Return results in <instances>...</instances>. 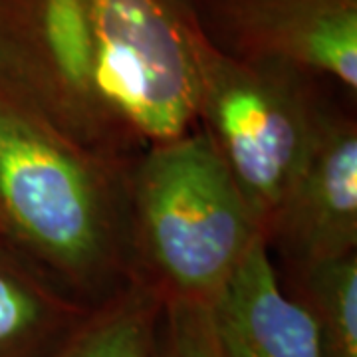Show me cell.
<instances>
[{
	"label": "cell",
	"instance_id": "cell-1",
	"mask_svg": "<svg viewBox=\"0 0 357 357\" xmlns=\"http://www.w3.org/2000/svg\"><path fill=\"white\" fill-rule=\"evenodd\" d=\"M131 167L79 147L0 93V238L82 306H98L135 280Z\"/></svg>",
	"mask_w": 357,
	"mask_h": 357
},
{
	"label": "cell",
	"instance_id": "cell-2",
	"mask_svg": "<svg viewBox=\"0 0 357 357\" xmlns=\"http://www.w3.org/2000/svg\"><path fill=\"white\" fill-rule=\"evenodd\" d=\"M129 215L135 278L163 304L213 306L264 236L197 128L137 157L129 171Z\"/></svg>",
	"mask_w": 357,
	"mask_h": 357
},
{
	"label": "cell",
	"instance_id": "cell-3",
	"mask_svg": "<svg viewBox=\"0 0 357 357\" xmlns=\"http://www.w3.org/2000/svg\"><path fill=\"white\" fill-rule=\"evenodd\" d=\"M319 82L292 66L225 54L203 34L197 129L229 171L262 234L332 105Z\"/></svg>",
	"mask_w": 357,
	"mask_h": 357
},
{
	"label": "cell",
	"instance_id": "cell-4",
	"mask_svg": "<svg viewBox=\"0 0 357 357\" xmlns=\"http://www.w3.org/2000/svg\"><path fill=\"white\" fill-rule=\"evenodd\" d=\"M0 93L105 161L141 155L100 93L91 0H0Z\"/></svg>",
	"mask_w": 357,
	"mask_h": 357
},
{
	"label": "cell",
	"instance_id": "cell-5",
	"mask_svg": "<svg viewBox=\"0 0 357 357\" xmlns=\"http://www.w3.org/2000/svg\"><path fill=\"white\" fill-rule=\"evenodd\" d=\"M98 86L131 145L145 149L197 128L201 42L183 0H91Z\"/></svg>",
	"mask_w": 357,
	"mask_h": 357
},
{
	"label": "cell",
	"instance_id": "cell-6",
	"mask_svg": "<svg viewBox=\"0 0 357 357\" xmlns=\"http://www.w3.org/2000/svg\"><path fill=\"white\" fill-rule=\"evenodd\" d=\"M185 4L220 52L292 66L340 84L356 98L357 0H192Z\"/></svg>",
	"mask_w": 357,
	"mask_h": 357
},
{
	"label": "cell",
	"instance_id": "cell-7",
	"mask_svg": "<svg viewBox=\"0 0 357 357\" xmlns=\"http://www.w3.org/2000/svg\"><path fill=\"white\" fill-rule=\"evenodd\" d=\"M290 272L357 252V123L330 105L302 169L264 230Z\"/></svg>",
	"mask_w": 357,
	"mask_h": 357
},
{
	"label": "cell",
	"instance_id": "cell-8",
	"mask_svg": "<svg viewBox=\"0 0 357 357\" xmlns=\"http://www.w3.org/2000/svg\"><path fill=\"white\" fill-rule=\"evenodd\" d=\"M225 357H321L314 319L282 286L258 236L211 306Z\"/></svg>",
	"mask_w": 357,
	"mask_h": 357
},
{
	"label": "cell",
	"instance_id": "cell-9",
	"mask_svg": "<svg viewBox=\"0 0 357 357\" xmlns=\"http://www.w3.org/2000/svg\"><path fill=\"white\" fill-rule=\"evenodd\" d=\"M89 310L16 256H0V357H48Z\"/></svg>",
	"mask_w": 357,
	"mask_h": 357
},
{
	"label": "cell",
	"instance_id": "cell-10",
	"mask_svg": "<svg viewBox=\"0 0 357 357\" xmlns=\"http://www.w3.org/2000/svg\"><path fill=\"white\" fill-rule=\"evenodd\" d=\"M161 307L153 288L135 278L91 307L48 357H151Z\"/></svg>",
	"mask_w": 357,
	"mask_h": 357
},
{
	"label": "cell",
	"instance_id": "cell-11",
	"mask_svg": "<svg viewBox=\"0 0 357 357\" xmlns=\"http://www.w3.org/2000/svg\"><path fill=\"white\" fill-rule=\"evenodd\" d=\"M314 319L321 357H357V252L290 272V294Z\"/></svg>",
	"mask_w": 357,
	"mask_h": 357
},
{
	"label": "cell",
	"instance_id": "cell-12",
	"mask_svg": "<svg viewBox=\"0 0 357 357\" xmlns=\"http://www.w3.org/2000/svg\"><path fill=\"white\" fill-rule=\"evenodd\" d=\"M151 357H225L211 307L183 302L163 304Z\"/></svg>",
	"mask_w": 357,
	"mask_h": 357
},
{
	"label": "cell",
	"instance_id": "cell-13",
	"mask_svg": "<svg viewBox=\"0 0 357 357\" xmlns=\"http://www.w3.org/2000/svg\"><path fill=\"white\" fill-rule=\"evenodd\" d=\"M8 255H13V252L8 250V246H6V244H4V241L0 238V256H8Z\"/></svg>",
	"mask_w": 357,
	"mask_h": 357
},
{
	"label": "cell",
	"instance_id": "cell-14",
	"mask_svg": "<svg viewBox=\"0 0 357 357\" xmlns=\"http://www.w3.org/2000/svg\"><path fill=\"white\" fill-rule=\"evenodd\" d=\"M185 2H192V0H185Z\"/></svg>",
	"mask_w": 357,
	"mask_h": 357
}]
</instances>
